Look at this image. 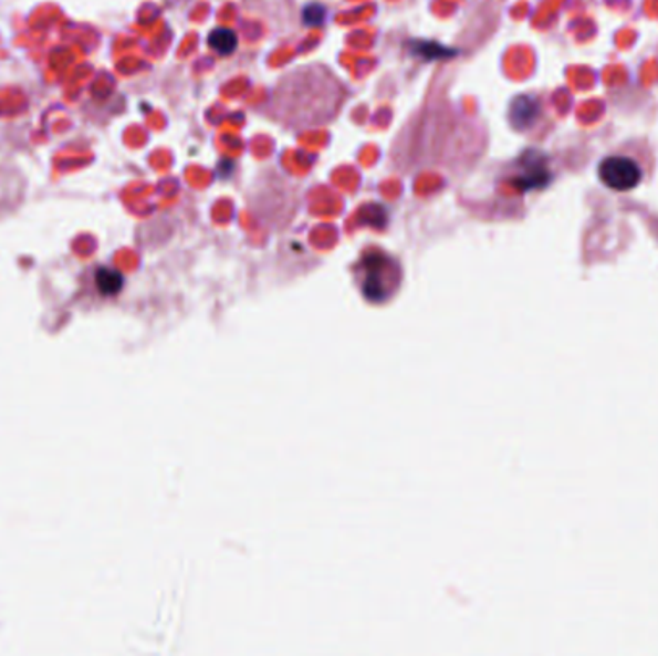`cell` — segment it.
Masks as SVG:
<instances>
[{
    "label": "cell",
    "instance_id": "6",
    "mask_svg": "<svg viewBox=\"0 0 658 656\" xmlns=\"http://www.w3.org/2000/svg\"><path fill=\"white\" fill-rule=\"evenodd\" d=\"M549 176L547 168L545 166H541V164H533L530 166L528 170H525L524 176L518 177L514 184L518 185V189H541V187H545L549 184Z\"/></svg>",
    "mask_w": 658,
    "mask_h": 656
},
{
    "label": "cell",
    "instance_id": "2",
    "mask_svg": "<svg viewBox=\"0 0 658 656\" xmlns=\"http://www.w3.org/2000/svg\"><path fill=\"white\" fill-rule=\"evenodd\" d=\"M599 177L613 191H631L644 179L639 164L629 156H608L599 164Z\"/></svg>",
    "mask_w": 658,
    "mask_h": 656
},
{
    "label": "cell",
    "instance_id": "7",
    "mask_svg": "<svg viewBox=\"0 0 658 656\" xmlns=\"http://www.w3.org/2000/svg\"><path fill=\"white\" fill-rule=\"evenodd\" d=\"M208 44H210L212 51L222 54V56H228L237 49L236 33L230 30H215L208 38Z\"/></svg>",
    "mask_w": 658,
    "mask_h": 656
},
{
    "label": "cell",
    "instance_id": "1",
    "mask_svg": "<svg viewBox=\"0 0 658 656\" xmlns=\"http://www.w3.org/2000/svg\"><path fill=\"white\" fill-rule=\"evenodd\" d=\"M332 80V72L320 66L301 67L288 77H283V82H288L296 91L280 83V87L275 91V116L288 124H299V126H312V124L318 126L332 119L340 111L343 98H322V96L312 98L311 96Z\"/></svg>",
    "mask_w": 658,
    "mask_h": 656
},
{
    "label": "cell",
    "instance_id": "5",
    "mask_svg": "<svg viewBox=\"0 0 658 656\" xmlns=\"http://www.w3.org/2000/svg\"><path fill=\"white\" fill-rule=\"evenodd\" d=\"M95 281L98 291L106 296L118 295L119 291L124 289V275L116 272V270H111V268H101L96 272Z\"/></svg>",
    "mask_w": 658,
    "mask_h": 656
},
{
    "label": "cell",
    "instance_id": "4",
    "mask_svg": "<svg viewBox=\"0 0 658 656\" xmlns=\"http://www.w3.org/2000/svg\"><path fill=\"white\" fill-rule=\"evenodd\" d=\"M540 114V104L532 96H518L512 103L511 122L516 129H525L532 126Z\"/></svg>",
    "mask_w": 658,
    "mask_h": 656
},
{
    "label": "cell",
    "instance_id": "8",
    "mask_svg": "<svg viewBox=\"0 0 658 656\" xmlns=\"http://www.w3.org/2000/svg\"><path fill=\"white\" fill-rule=\"evenodd\" d=\"M420 44V49L418 52L420 54H431V56H451V51H443V46H439V44L434 43H418Z\"/></svg>",
    "mask_w": 658,
    "mask_h": 656
},
{
    "label": "cell",
    "instance_id": "3",
    "mask_svg": "<svg viewBox=\"0 0 658 656\" xmlns=\"http://www.w3.org/2000/svg\"><path fill=\"white\" fill-rule=\"evenodd\" d=\"M393 260L387 254L374 252L372 257H364L361 268L364 270L363 291L364 295L374 301H384L389 296V275H391Z\"/></svg>",
    "mask_w": 658,
    "mask_h": 656
}]
</instances>
